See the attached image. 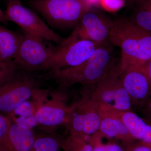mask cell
Segmentation results:
<instances>
[{
    "label": "cell",
    "mask_w": 151,
    "mask_h": 151,
    "mask_svg": "<svg viewBox=\"0 0 151 151\" xmlns=\"http://www.w3.org/2000/svg\"><path fill=\"white\" fill-rule=\"evenodd\" d=\"M89 137L70 134L63 142V151H93Z\"/></svg>",
    "instance_id": "18"
},
{
    "label": "cell",
    "mask_w": 151,
    "mask_h": 151,
    "mask_svg": "<svg viewBox=\"0 0 151 151\" xmlns=\"http://www.w3.org/2000/svg\"><path fill=\"white\" fill-rule=\"evenodd\" d=\"M23 35L0 25V55L4 62L14 63Z\"/></svg>",
    "instance_id": "16"
},
{
    "label": "cell",
    "mask_w": 151,
    "mask_h": 151,
    "mask_svg": "<svg viewBox=\"0 0 151 151\" xmlns=\"http://www.w3.org/2000/svg\"><path fill=\"white\" fill-rule=\"evenodd\" d=\"M126 151H151V146L137 142L127 149Z\"/></svg>",
    "instance_id": "24"
},
{
    "label": "cell",
    "mask_w": 151,
    "mask_h": 151,
    "mask_svg": "<svg viewBox=\"0 0 151 151\" xmlns=\"http://www.w3.org/2000/svg\"><path fill=\"white\" fill-rule=\"evenodd\" d=\"M122 84L129 96L133 108L151 123V82L142 66L119 68Z\"/></svg>",
    "instance_id": "5"
},
{
    "label": "cell",
    "mask_w": 151,
    "mask_h": 151,
    "mask_svg": "<svg viewBox=\"0 0 151 151\" xmlns=\"http://www.w3.org/2000/svg\"><path fill=\"white\" fill-rule=\"evenodd\" d=\"M130 6L132 10L127 18L137 26L151 33V0H134Z\"/></svg>",
    "instance_id": "17"
},
{
    "label": "cell",
    "mask_w": 151,
    "mask_h": 151,
    "mask_svg": "<svg viewBox=\"0 0 151 151\" xmlns=\"http://www.w3.org/2000/svg\"><path fill=\"white\" fill-rule=\"evenodd\" d=\"M45 40L24 33L14 63L17 69L32 72L42 69L55 48L48 46Z\"/></svg>",
    "instance_id": "9"
},
{
    "label": "cell",
    "mask_w": 151,
    "mask_h": 151,
    "mask_svg": "<svg viewBox=\"0 0 151 151\" xmlns=\"http://www.w3.org/2000/svg\"><path fill=\"white\" fill-rule=\"evenodd\" d=\"M63 97L56 98L37 105L35 118L37 124L47 127L66 124L69 108L65 105Z\"/></svg>",
    "instance_id": "13"
},
{
    "label": "cell",
    "mask_w": 151,
    "mask_h": 151,
    "mask_svg": "<svg viewBox=\"0 0 151 151\" xmlns=\"http://www.w3.org/2000/svg\"><path fill=\"white\" fill-rule=\"evenodd\" d=\"M113 51L105 43L99 45L84 63L76 67L52 71L63 86L80 84L90 86L115 67Z\"/></svg>",
    "instance_id": "2"
},
{
    "label": "cell",
    "mask_w": 151,
    "mask_h": 151,
    "mask_svg": "<svg viewBox=\"0 0 151 151\" xmlns=\"http://www.w3.org/2000/svg\"><path fill=\"white\" fill-rule=\"evenodd\" d=\"M109 40L122 50L120 68L142 66L151 58V33L137 26L127 18L113 20Z\"/></svg>",
    "instance_id": "1"
},
{
    "label": "cell",
    "mask_w": 151,
    "mask_h": 151,
    "mask_svg": "<svg viewBox=\"0 0 151 151\" xmlns=\"http://www.w3.org/2000/svg\"><path fill=\"white\" fill-rule=\"evenodd\" d=\"M9 21L6 16L5 13L3 12L1 9L0 8V22L6 24Z\"/></svg>",
    "instance_id": "26"
},
{
    "label": "cell",
    "mask_w": 151,
    "mask_h": 151,
    "mask_svg": "<svg viewBox=\"0 0 151 151\" xmlns=\"http://www.w3.org/2000/svg\"><path fill=\"white\" fill-rule=\"evenodd\" d=\"M35 137L31 128L12 122L3 146L9 151H30Z\"/></svg>",
    "instance_id": "14"
},
{
    "label": "cell",
    "mask_w": 151,
    "mask_h": 151,
    "mask_svg": "<svg viewBox=\"0 0 151 151\" xmlns=\"http://www.w3.org/2000/svg\"><path fill=\"white\" fill-rule=\"evenodd\" d=\"M63 142L53 136H40L35 137L30 151H60L62 149Z\"/></svg>",
    "instance_id": "19"
},
{
    "label": "cell",
    "mask_w": 151,
    "mask_h": 151,
    "mask_svg": "<svg viewBox=\"0 0 151 151\" xmlns=\"http://www.w3.org/2000/svg\"><path fill=\"white\" fill-rule=\"evenodd\" d=\"M120 119L137 142L151 146V125L134 111L118 112Z\"/></svg>",
    "instance_id": "15"
},
{
    "label": "cell",
    "mask_w": 151,
    "mask_h": 151,
    "mask_svg": "<svg viewBox=\"0 0 151 151\" xmlns=\"http://www.w3.org/2000/svg\"><path fill=\"white\" fill-rule=\"evenodd\" d=\"M38 91L31 78L14 76L0 86V112L12 113Z\"/></svg>",
    "instance_id": "10"
},
{
    "label": "cell",
    "mask_w": 151,
    "mask_h": 151,
    "mask_svg": "<svg viewBox=\"0 0 151 151\" xmlns=\"http://www.w3.org/2000/svg\"><path fill=\"white\" fill-rule=\"evenodd\" d=\"M12 123L10 118L0 113V145L4 143Z\"/></svg>",
    "instance_id": "22"
},
{
    "label": "cell",
    "mask_w": 151,
    "mask_h": 151,
    "mask_svg": "<svg viewBox=\"0 0 151 151\" xmlns=\"http://www.w3.org/2000/svg\"><path fill=\"white\" fill-rule=\"evenodd\" d=\"M113 21L89 9L84 14L72 33L79 38L102 45L109 40Z\"/></svg>",
    "instance_id": "11"
},
{
    "label": "cell",
    "mask_w": 151,
    "mask_h": 151,
    "mask_svg": "<svg viewBox=\"0 0 151 151\" xmlns=\"http://www.w3.org/2000/svg\"><path fill=\"white\" fill-rule=\"evenodd\" d=\"M100 124L99 132L105 137L120 142L125 150L137 141L130 134L117 111L100 106Z\"/></svg>",
    "instance_id": "12"
},
{
    "label": "cell",
    "mask_w": 151,
    "mask_h": 151,
    "mask_svg": "<svg viewBox=\"0 0 151 151\" xmlns=\"http://www.w3.org/2000/svg\"><path fill=\"white\" fill-rule=\"evenodd\" d=\"M5 13L8 21L18 25L24 33L59 44L64 40L49 27L34 12L23 6L21 1H8Z\"/></svg>",
    "instance_id": "8"
},
{
    "label": "cell",
    "mask_w": 151,
    "mask_h": 151,
    "mask_svg": "<svg viewBox=\"0 0 151 151\" xmlns=\"http://www.w3.org/2000/svg\"><path fill=\"white\" fill-rule=\"evenodd\" d=\"M89 87H91L92 95L100 106L117 112L132 111L129 96L120 79L119 65L113 68L97 83Z\"/></svg>",
    "instance_id": "6"
},
{
    "label": "cell",
    "mask_w": 151,
    "mask_h": 151,
    "mask_svg": "<svg viewBox=\"0 0 151 151\" xmlns=\"http://www.w3.org/2000/svg\"><path fill=\"white\" fill-rule=\"evenodd\" d=\"M142 66L151 82V58Z\"/></svg>",
    "instance_id": "25"
},
{
    "label": "cell",
    "mask_w": 151,
    "mask_h": 151,
    "mask_svg": "<svg viewBox=\"0 0 151 151\" xmlns=\"http://www.w3.org/2000/svg\"><path fill=\"white\" fill-rule=\"evenodd\" d=\"M100 121V105L90 91V94L69 107L65 126L70 134L89 137L99 131Z\"/></svg>",
    "instance_id": "7"
},
{
    "label": "cell",
    "mask_w": 151,
    "mask_h": 151,
    "mask_svg": "<svg viewBox=\"0 0 151 151\" xmlns=\"http://www.w3.org/2000/svg\"><path fill=\"white\" fill-rule=\"evenodd\" d=\"M98 46L91 41L79 38L71 33L55 48L42 69L53 71L76 67L87 60Z\"/></svg>",
    "instance_id": "4"
},
{
    "label": "cell",
    "mask_w": 151,
    "mask_h": 151,
    "mask_svg": "<svg viewBox=\"0 0 151 151\" xmlns=\"http://www.w3.org/2000/svg\"><path fill=\"white\" fill-rule=\"evenodd\" d=\"M3 63H4V61L2 60L1 58V55H0V64H2Z\"/></svg>",
    "instance_id": "30"
},
{
    "label": "cell",
    "mask_w": 151,
    "mask_h": 151,
    "mask_svg": "<svg viewBox=\"0 0 151 151\" xmlns=\"http://www.w3.org/2000/svg\"><path fill=\"white\" fill-rule=\"evenodd\" d=\"M28 4L52 25L76 26L91 8L85 0H31Z\"/></svg>",
    "instance_id": "3"
},
{
    "label": "cell",
    "mask_w": 151,
    "mask_h": 151,
    "mask_svg": "<svg viewBox=\"0 0 151 151\" xmlns=\"http://www.w3.org/2000/svg\"><path fill=\"white\" fill-rule=\"evenodd\" d=\"M100 3L103 8L110 12L119 10L126 4L125 0H100Z\"/></svg>",
    "instance_id": "23"
},
{
    "label": "cell",
    "mask_w": 151,
    "mask_h": 151,
    "mask_svg": "<svg viewBox=\"0 0 151 151\" xmlns=\"http://www.w3.org/2000/svg\"><path fill=\"white\" fill-rule=\"evenodd\" d=\"M125 1H126V4H127V3L128 4V3L130 5L133 2L134 0H125Z\"/></svg>",
    "instance_id": "29"
},
{
    "label": "cell",
    "mask_w": 151,
    "mask_h": 151,
    "mask_svg": "<svg viewBox=\"0 0 151 151\" xmlns=\"http://www.w3.org/2000/svg\"><path fill=\"white\" fill-rule=\"evenodd\" d=\"M0 151H9L4 146L0 145Z\"/></svg>",
    "instance_id": "28"
},
{
    "label": "cell",
    "mask_w": 151,
    "mask_h": 151,
    "mask_svg": "<svg viewBox=\"0 0 151 151\" xmlns=\"http://www.w3.org/2000/svg\"><path fill=\"white\" fill-rule=\"evenodd\" d=\"M85 1L91 6L94 3L97 2L98 1L100 2V0H85Z\"/></svg>",
    "instance_id": "27"
},
{
    "label": "cell",
    "mask_w": 151,
    "mask_h": 151,
    "mask_svg": "<svg viewBox=\"0 0 151 151\" xmlns=\"http://www.w3.org/2000/svg\"><path fill=\"white\" fill-rule=\"evenodd\" d=\"M103 135L99 131L89 137V141L93 148V151H124L120 145L114 142L104 143L102 142Z\"/></svg>",
    "instance_id": "20"
},
{
    "label": "cell",
    "mask_w": 151,
    "mask_h": 151,
    "mask_svg": "<svg viewBox=\"0 0 151 151\" xmlns=\"http://www.w3.org/2000/svg\"><path fill=\"white\" fill-rule=\"evenodd\" d=\"M21 1V0H8V1Z\"/></svg>",
    "instance_id": "31"
},
{
    "label": "cell",
    "mask_w": 151,
    "mask_h": 151,
    "mask_svg": "<svg viewBox=\"0 0 151 151\" xmlns=\"http://www.w3.org/2000/svg\"><path fill=\"white\" fill-rule=\"evenodd\" d=\"M17 69L14 63L4 62L0 64V86L14 77Z\"/></svg>",
    "instance_id": "21"
}]
</instances>
